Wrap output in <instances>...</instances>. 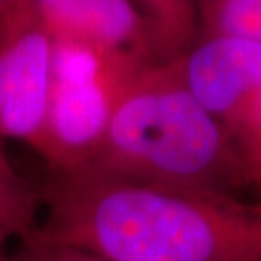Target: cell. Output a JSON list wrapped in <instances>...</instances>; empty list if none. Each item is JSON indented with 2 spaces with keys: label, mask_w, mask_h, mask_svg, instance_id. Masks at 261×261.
<instances>
[{
  "label": "cell",
  "mask_w": 261,
  "mask_h": 261,
  "mask_svg": "<svg viewBox=\"0 0 261 261\" xmlns=\"http://www.w3.org/2000/svg\"><path fill=\"white\" fill-rule=\"evenodd\" d=\"M37 238L108 261H261V202L90 172L56 175Z\"/></svg>",
  "instance_id": "obj_1"
},
{
  "label": "cell",
  "mask_w": 261,
  "mask_h": 261,
  "mask_svg": "<svg viewBox=\"0 0 261 261\" xmlns=\"http://www.w3.org/2000/svg\"><path fill=\"white\" fill-rule=\"evenodd\" d=\"M85 172L177 191L246 187L229 132L189 93L174 61L133 77Z\"/></svg>",
  "instance_id": "obj_2"
},
{
  "label": "cell",
  "mask_w": 261,
  "mask_h": 261,
  "mask_svg": "<svg viewBox=\"0 0 261 261\" xmlns=\"http://www.w3.org/2000/svg\"><path fill=\"white\" fill-rule=\"evenodd\" d=\"M142 69L90 49L54 42L46 118L36 152L56 175L90 169L116 103Z\"/></svg>",
  "instance_id": "obj_3"
},
{
  "label": "cell",
  "mask_w": 261,
  "mask_h": 261,
  "mask_svg": "<svg viewBox=\"0 0 261 261\" xmlns=\"http://www.w3.org/2000/svg\"><path fill=\"white\" fill-rule=\"evenodd\" d=\"M54 39L36 0H12L0 17V138L37 150L53 73Z\"/></svg>",
  "instance_id": "obj_4"
},
{
  "label": "cell",
  "mask_w": 261,
  "mask_h": 261,
  "mask_svg": "<svg viewBox=\"0 0 261 261\" xmlns=\"http://www.w3.org/2000/svg\"><path fill=\"white\" fill-rule=\"evenodd\" d=\"M172 61L189 93L224 126L261 93V41L199 37Z\"/></svg>",
  "instance_id": "obj_5"
},
{
  "label": "cell",
  "mask_w": 261,
  "mask_h": 261,
  "mask_svg": "<svg viewBox=\"0 0 261 261\" xmlns=\"http://www.w3.org/2000/svg\"><path fill=\"white\" fill-rule=\"evenodd\" d=\"M36 5L54 42L140 68L159 63L148 27L130 0H36Z\"/></svg>",
  "instance_id": "obj_6"
},
{
  "label": "cell",
  "mask_w": 261,
  "mask_h": 261,
  "mask_svg": "<svg viewBox=\"0 0 261 261\" xmlns=\"http://www.w3.org/2000/svg\"><path fill=\"white\" fill-rule=\"evenodd\" d=\"M147 24L159 63L182 56L199 37L197 0H130Z\"/></svg>",
  "instance_id": "obj_7"
},
{
  "label": "cell",
  "mask_w": 261,
  "mask_h": 261,
  "mask_svg": "<svg viewBox=\"0 0 261 261\" xmlns=\"http://www.w3.org/2000/svg\"><path fill=\"white\" fill-rule=\"evenodd\" d=\"M37 196L0 147V249L10 240L34 234Z\"/></svg>",
  "instance_id": "obj_8"
},
{
  "label": "cell",
  "mask_w": 261,
  "mask_h": 261,
  "mask_svg": "<svg viewBox=\"0 0 261 261\" xmlns=\"http://www.w3.org/2000/svg\"><path fill=\"white\" fill-rule=\"evenodd\" d=\"M197 12L199 37L232 36L261 41V0H197Z\"/></svg>",
  "instance_id": "obj_9"
},
{
  "label": "cell",
  "mask_w": 261,
  "mask_h": 261,
  "mask_svg": "<svg viewBox=\"0 0 261 261\" xmlns=\"http://www.w3.org/2000/svg\"><path fill=\"white\" fill-rule=\"evenodd\" d=\"M240 159L244 184L253 187L261 202V93L226 126Z\"/></svg>",
  "instance_id": "obj_10"
},
{
  "label": "cell",
  "mask_w": 261,
  "mask_h": 261,
  "mask_svg": "<svg viewBox=\"0 0 261 261\" xmlns=\"http://www.w3.org/2000/svg\"><path fill=\"white\" fill-rule=\"evenodd\" d=\"M15 261H108L85 249L44 241L36 234L25 240V246L14 258Z\"/></svg>",
  "instance_id": "obj_11"
},
{
  "label": "cell",
  "mask_w": 261,
  "mask_h": 261,
  "mask_svg": "<svg viewBox=\"0 0 261 261\" xmlns=\"http://www.w3.org/2000/svg\"><path fill=\"white\" fill-rule=\"evenodd\" d=\"M12 2V0H0V17L4 15V12L7 10V7H9V4Z\"/></svg>",
  "instance_id": "obj_12"
},
{
  "label": "cell",
  "mask_w": 261,
  "mask_h": 261,
  "mask_svg": "<svg viewBox=\"0 0 261 261\" xmlns=\"http://www.w3.org/2000/svg\"><path fill=\"white\" fill-rule=\"evenodd\" d=\"M0 261H7V259H2V258H0ZM10 261H15V259H10Z\"/></svg>",
  "instance_id": "obj_13"
}]
</instances>
